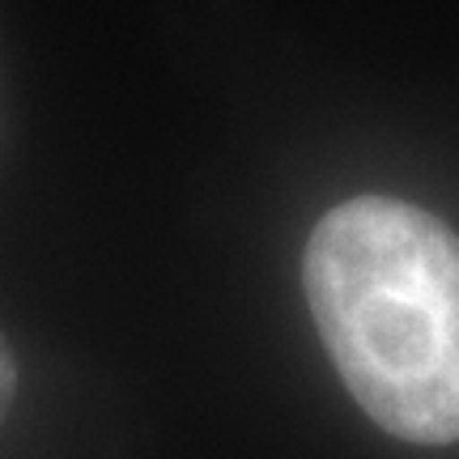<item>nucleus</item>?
<instances>
[{
	"instance_id": "f257e3e1",
	"label": "nucleus",
	"mask_w": 459,
	"mask_h": 459,
	"mask_svg": "<svg viewBox=\"0 0 459 459\" xmlns=\"http://www.w3.org/2000/svg\"><path fill=\"white\" fill-rule=\"evenodd\" d=\"M315 328L361 412L404 443H459V234L395 196L319 217L302 260Z\"/></svg>"
},
{
	"instance_id": "f03ea898",
	"label": "nucleus",
	"mask_w": 459,
	"mask_h": 459,
	"mask_svg": "<svg viewBox=\"0 0 459 459\" xmlns=\"http://www.w3.org/2000/svg\"><path fill=\"white\" fill-rule=\"evenodd\" d=\"M13 392H17V361L9 353L4 336H0V421H4V412L13 404Z\"/></svg>"
}]
</instances>
